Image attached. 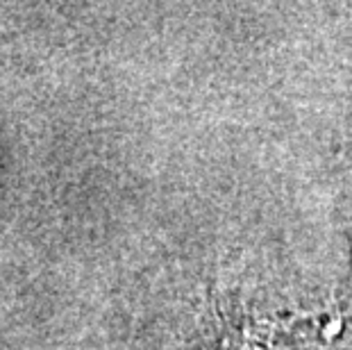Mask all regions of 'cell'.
Wrapping results in <instances>:
<instances>
[{"mask_svg": "<svg viewBox=\"0 0 352 350\" xmlns=\"http://www.w3.org/2000/svg\"><path fill=\"white\" fill-rule=\"evenodd\" d=\"M348 239H350V257H352V196H350V216H348ZM352 280V273H350Z\"/></svg>", "mask_w": 352, "mask_h": 350, "instance_id": "cell-1", "label": "cell"}]
</instances>
